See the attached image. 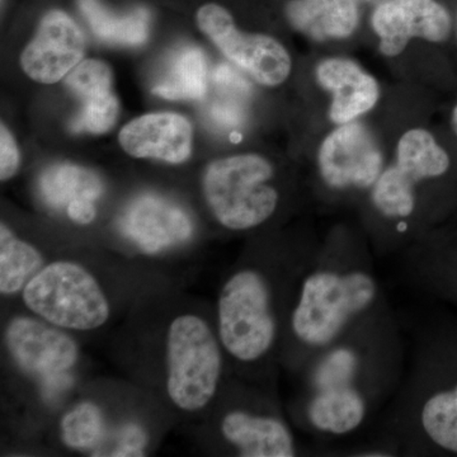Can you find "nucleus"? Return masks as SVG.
<instances>
[{"label": "nucleus", "mask_w": 457, "mask_h": 457, "mask_svg": "<svg viewBox=\"0 0 457 457\" xmlns=\"http://www.w3.org/2000/svg\"><path fill=\"white\" fill-rule=\"evenodd\" d=\"M86 40L79 26L62 11L42 18L33 40L21 57L23 71L35 82L53 84L79 64Z\"/></svg>", "instance_id": "ddd939ff"}, {"label": "nucleus", "mask_w": 457, "mask_h": 457, "mask_svg": "<svg viewBox=\"0 0 457 457\" xmlns=\"http://www.w3.org/2000/svg\"><path fill=\"white\" fill-rule=\"evenodd\" d=\"M66 86L83 104L71 123V130L104 134L112 129L119 101L112 92V73L107 64L93 59L79 62L66 78Z\"/></svg>", "instance_id": "f3484780"}, {"label": "nucleus", "mask_w": 457, "mask_h": 457, "mask_svg": "<svg viewBox=\"0 0 457 457\" xmlns=\"http://www.w3.org/2000/svg\"><path fill=\"white\" fill-rule=\"evenodd\" d=\"M317 78L319 84L333 95L329 116L338 125L352 122L369 112L380 97L375 78L351 60L339 57L323 60L318 65Z\"/></svg>", "instance_id": "a211bd4d"}, {"label": "nucleus", "mask_w": 457, "mask_h": 457, "mask_svg": "<svg viewBox=\"0 0 457 457\" xmlns=\"http://www.w3.org/2000/svg\"><path fill=\"white\" fill-rule=\"evenodd\" d=\"M385 432L384 444L398 455L432 450L457 453V381L449 387H431L402 378Z\"/></svg>", "instance_id": "423d86ee"}, {"label": "nucleus", "mask_w": 457, "mask_h": 457, "mask_svg": "<svg viewBox=\"0 0 457 457\" xmlns=\"http://www.w3.org/2000/svg\"><path fill=\"white\" fill-rule=\"evenodd\" d=\"M242 97L245 96L220 90V96L210 102L206 108L207 121L210 125L220 131L239 129L245 121V110L240 102Z\"/></svg>", "instance_id": "393cba45"}, {"label": "nucleus", "mask_w": 457, "mask_h": 457, "mask_svg": "<svg viewBox=\"0 0 457 457\" xmlns=\"http://www.w3.org/2000/svg\"><path fill=\"white\" fill-rule=\"evenodd\" d=\"M44 257L35 246L14 236L3 222L0 227V291L13 295L23 290L42 269Z\"/></svg>", "instance_id": "5701e85b"}, {"label": "nucleus", "mask_w": 457, "mask_h": 457, "mask_svg": "<svg viewBox=\"0 0 457 457\" xmlns=\"http://www.w3.org/2000/svg\"><path fill=\"white\" fill-rule=\"evenodd\" d=\"M83 16L96 36L112 44L137 46L144 44L149 31V13L135 9L123 16H114L98 0H78Z\"/></svg>", "instance_id": "4be33fe9"}, {"label": "nucleus", "mask_w": 457, "mask_h": 457, "mask_svg": "<svg viewBox=\"0 0 457 457\" xmlns=\"http://www.w3.org/2000/svg\"><path fill=\"white\" fill-rule=\"evenodd\" d=\"M450 164L449 154L431 132L414 129L400 137L395 164L383 170L370 191L372 210L393 225L386 251L407 249L416 242L413 222L420 186L446 174Z\"/></svg>", "instance_id": "20e7f679"}, {"label": "nucleus", "mask_w": 457, "mask_h": 457, "mask_svg": "<svg viewBox=\"0 0 457 457\" xmlns=\"http://www.w3.org/2000/svg\"><path fill=\"white\" fill-rule=\"evenodd\" d=\"M315 245L287 248L237 267L218 300V335L228 359L239 368H272L281 359L286 319L297 282Z\"/></svg>", "instance_id": "7ed1b4c3"}, {"label": "nucleus", "mask_w": 457, "mask_h": 457, "mask_svg": "<svg viewBox=\"0 0 457 457\" xmlns=\"http://www.w3.org/2000/svg\"><path fill=\"white\" fill-rule=\"evenodd\" d=\"M65 212L68 213L71 220L80 225L90 224L97 215L95 201H78V203L69 204Z\"/></svg>", "instance_id": "c85d7f7f"}, {"label": "nucleus", "mask_w": 457, "mask_h": 457, "mask_svg": "<svg viewBox=\"0 0 457 457\" xmlns=\"http://www.w3.org/2000/svg\"><path fill=\"white\" fill-rule=\"evenodd\" d=\"M286 13L297 31L317 41L350 37L359 25L354 0H293Z\"/></svg>", "instance_id": "6ab92c4d"}, {"label": "nucleus", "mask_w": 457, "mask_h": 457, "mask_svg": "<svg viewBox=\"0 0 457 457\" xmlns=\"http://www.w3.org/2000/svg\"><path fill=\"white\" fill-rule=\"evenodd\" d=\"M275 170L263 156L240 154L218 159L204 174V195L210 212L233 231L260 228L275 216L278 189Z\"/></svg>", "instance_id": "39448f33"}, {"label": "nucleus", "mask_w": 457, "mask_h": 457, "mask_svg": "<svg viewBox=\"0 0 457 457\" xmlns=\"http://www.w3.org/2000/svg\"><path fill=\"white\" fill-rule=\"evenodd\" d=\"M119 139L123 150L135 158L179 164L191 155L192 126L179 113H147L129 122Z\"/></svg>", "instance_id": "dca6fc26"}, {"label": "nucleus", "mask_w": 457, "mask_h": 457, "mask_svg": "<svg viewBox=\"0 0 457 457\" xmlns=\"http://www.w3.org/2000/svg\"><path fill=\"white\" fill-rule=\"evenodd\" d=\"M383 165L380 147L360 122L343 123L319 149V176L330 191L370 192L383 173Z\"/></svg>", "instance_id": "9d476101"}, {"label": "nucleus", "mask_w": 457, "mask_h": 457, "mask_svg": "<svg viewBox=\"0 0 457 457\" xmlns=\"http://www.w3.org/2000/svg\"><path fill=\"white\" fill-rule=\"evenodd\" d=\"M371 23L386 56L399 55L411 38L446 41L453 29L449 11L437 0H386L375 9Z\"/></svg>", "instance_id": "f8f14e48"}, {"label": "nucleus", "mask_w": 457, "mask_h": 457, "mask_svg": "<svg viewBox=\"0 0 457 457\" xmlns=\"http://www.w3.org/2000/svg\"><path fill=\"white\" fill-rule=\"evenodd\" d=\"M60 427L62 442L71 449H97L104 435V413L95 403H79L62 417Z\"/></svg>", "instance_id": "b1692460"}, {"label": "nucleus", "mask_w": 457, "mask_h": 457, "mask_svg": "<svg viewBox=\"0 0 457 457\" xmlns=\"http://www.w3.org/2000/svg\"><path fill=\"white\" fill-rule=\"evenodd\" d=\"M147 433L137 423H126L114 433L113 442L101 456L140 457L145 456Z\"/></svg>", "instance_id": "a878e982"}, {"label": "nucleus", "mask_w": 457, "mask_h": 457, "mask_svg": "<svg viewBox=\"0 0 457 457\" xmlns=\"http://www.w3.org/2000/svg\"><path fill=\"white\" fill-rule=\"evenodd\" d=\"M40 194L47 206L66 210L78 201H97L104 183L95 171L71 163L47 168L40 179Z\"/></svg>", "instance_id": "aec40b11"}, {"label": "nucleus", "mask_w": 457, "mask_h": 457, "mask_svg": "<svg viewBox=\"0 0 457 457\" xmlns=\"http://www.w3.org/2000/svg\"><path fill=\"white\" fill-rule=\"evenodd\" d=\"M20 165V153L11 132L2 125L0 128V179H11Z\"/></svg>", "instance_id": "bb28decb"}, {"label": "nucleus", "mask_w": 457, "mask_h": 457, "mask_svg": "<svg viewBox=\"0 0 457 457\" xmlns=\"http://www.w3.org/2000/svg\"><path fill=\"white\" fill-rule=\"evenodd\" d=\"M222 441L242 457H294L299 444L286 420L273 409H228L219 423Z\"/></svg>", "instance_id": "4468645a"}, {"label": "nucleus", "mask_w": 457, "mask_h": 457, "mask_svg": "<svg viewBox=\"0 0 457 457\" xmlns=\"http://www.w3.org/2000/svg\"><path fill=\"white\" fill-rule=\"evenodd\" d=\"M366 249L342 236L315 246L286 319L281 361L290 371L300 374L321 351L387 306Z\"/></svg>", "instance_id": "f03ea898"}, {"label": "nucleus", "mask_w": 457, "mask_h": 457, "mask_svg": "<svg viewBox=\"0 0 457 457\" xmlns=\"http://www.w3.org/2000/svg\"><path fill=\"white\" fill-rule=\"evenodd\" d=\"M206 92V57L196 46H185L174 53L153 87V93L165 99H200Z\"/></svg>", "instance_id": "412c9836"}, {"label": "nucleus", "mask_w": 457, "mask_h": 457, "mask_svg": "<svg viewBox=\"0 0 457 457\" xmlns=\"http://www.w3.org/2000/svg\"><path fill=\"white\" fill-rule=\"evenodd\" d=\"M197 25L230 62L267 87L279 86L291 71V57L275 38L237 29L227 9L206 4L198 9Z\"/></svg>", "instance_id": "1a4fd4ad"}, {"label": "nucleus", "mask_w": 457, "mask_h": 457, "mask_svg": "<svg viewBox=\"0 0 457 457\" xmlns=\"http://www.w3.org/2000/svg\"><path fill=\"white\" fill-rule=\"evenodd\" d=\"M299 375L297 425L323 437H345L362 428L403 378V342L390 306L321 351Z\"/></svg>", "instance_id": "f257e3e1"}, {"label": "nucleus", "mask_w": 457, "mask_h": 457, "mask_svg": "<svg viewBox=\"0 0 457 457\" xmlns=\"http://www.w3.org/2000/svg\"><path fill=\"white\" fill-rule=\"evenodd\" d=\"M224 348L218 330L204 318L179 315L167 335V392L177 408L198 411L206 408L220 387Z\"/></svg>", "instance_id": "0eeeda50"}, {"label": "nucleus", "mask_w": 457, "mask_h": 457, "mask_svg": "<svg viewBox=\"0 0 457 457\" xmlns=\"http://www.w3.org/2000/svg\"><path fill=\"white\" fill-rule=\"evenodd\" d=\"M451 122H453V131H455V134L457 135V104L456 107L453 108V120H451Z\"/></svg>", "instance_id": "c756f323"}, {"label": "nucleus", "mask_w": 457, "mask_h": 457, "mask_svg": "<svg viewBox=\"0 0 457 457\" xmlns=\"http://www.w3.org/2000/svg\"><path fill=\"white\" fill-rule=\"evenodd\" d=\"M121 231L147 254L187 242L194 233L188 213L158 195L135 198L120 220Z\"/></svg>", "instance_id": "2eb2a0df"}, {"label": "nucleus", "mask_w": 457, "mask_h": 457, "mask_svg": "<svg viewBox=\"0 0 457 457\" xmlns=\"http://www.w3.org/2000/svg\"><path fill=\"white\" fill-rule=\"evenodd\" d=\"M212 82L218 89L239 93L245 97L251 92V86L245 78L228 64H220L213 71Z\"/></svg>", "instance_id": "cd10ccee"}, {"label": "nucleus", "mask_w": 457, "mask_h": 457, "mask_svg": "<svg viewBox=\"0 0 457 457\" xmlns=\"http://www.w3.org/2000/svg\"><path fill=\"white\" fill-rule=\"evenodd\" d=\"M22 297L29 311L62 329H97L110 318V303L97 279L71 261L42 267L23 288Z\"/></svg>", "instance_id": "6e6552de"}, {"label": "nucleus", "mask_w": 457, "mask_h": 457, "mask_svg": "<svg viewBox=\"0 0 457 457\" xmlns=\"http://www.w3.org/2000/svg\"><path fill=\"white\" fill-rule=\"evenodd\" d=\"M5 345L23 371L44 378L65 374L79 357L77 343L62 328L29 317L8 324Z\"/></svg>", "instance_id": "9b49d317"}]
</instances>
